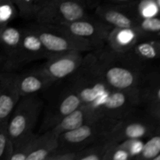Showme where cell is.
I'll return each instance as SVG.
<instances>
[{
  "label": "cell",
  "mask_w": 160,
  "mask_h": 160,
  "mask_svg": "<svg viewBox=\"0 0 160 160\" xmlns=\"http://www.w3.org/2000/svg\"><path fill=\"white\" fill-rule=\"evenodd\" d=\"M66 81L78 95L81 104L92 108L95 112L115 90L109 87L95 70L92 51L84 56L81 67Z\"/></svg>",
  "instance_id": "obj_1"
},
{
  "label": "cell",
  "mask_w": 160,
  "mask_h": 160,
  "mask_svg": "<svg viewBox=\"0 0 160 160\" xmlns=\"http://www.w3.org/2000/svg\"><path fill=\"white\" fill-rule=\"evenodd\" d=\"M92 52L95 70L109 87L123 92H137L142 71L122 62L106 46Z\"/></svg>",
  "instance_id": "obj_2"
},
{
  "label": "cell",
  "mask_w": 160,
  "mask_h": 160,
  "mask_svg": "<svg viewBox=\"0 0 160 160\" xmlns=\"http://www.w3.org/2000/svg\"><path fill=\"white\" fill-rule=\"evenodd\" d=\"M43 93L46 95L44 102L43 119L39 133L52 130L62 118L78 109L81 100L65 80L56 81Z\"/></svg>",
  "instance_id": "obj_3"
},
{
  "label": "cell",
  "mask_w": 160,
  "mask_h": 160,
  "mask_svg": "<svg viewBox=\"0 0 160 160\" xmlns=\"http://www.w3.org/2000/svg\"><path fill=\"white\" fill-rule=\"evenodd\" d=\"M43 106L44 101L38 94L20 97L7 121L13 148L34 135V128Z\"/></svg>",
  "instance_id": "obj_4"
},
{
  "label": "cell",
  "mask_w": 160,
  "mask_h": 160,
  "mask_svg": "<svg viewBox=\"0 0 160 160\" xmlns=\"http://www.w3.org/2000/svg\"><path fill=\"white\" fill-rule=\"evenodd\" d=\"M118 120L96 118L87 122L77 129L59 135V146L53 154L71 152L89 145L106 142Z\"/></svg>",
  "instance_id": "obj_5"
},
{
  "label": "cell",
  "mask_w": 160,
  "mask_h": 160,
  "mask_svg": "<svg viewBox=\"0 0 160 160\" xmlns=\"http://www.w3.org/2000/svg\"><path fill=\"white\" fill-rule=\"evenodd\" d=\"M157 133H160V120L137 106L119 119L106 142L113 144L127 139L148 138Z\"/></svg>",
  "instance_id": "obj_6"
},
{
  "label": "cell",
  "mask_w": 160,
  "mask_h": 160,
  "mask_svg": "<svg viewBox=\"0 0 160 160\" xmlns=\"http://www.w3.org/2000/svg\"><path fill=\"white\" fill-rule=\"evenodd\" d=\"M30 26L40 38L45 51L48 52V57L69 52L84 53L95 50L88 42L75 37L56 26L38 23Z\"/></svg>",
  "instance_id": "obj_7"
},
{
  "label": "cell",
  "mask_w": 160,
  "mask_h": 160,
  "mask_svg": "<svg viewBox=\"0 0 160 160\" xmlns=\"http://www.w3.org/2000/svg\"><path fill=\"white\" fill-rule=\"evenodd\" d=\"M85 0H45L34 19L45 25H61L90 16Z\"/></svg>",
  "instance_id": "obj_8"
},
{
  "label": "cell",
  "mask_w": 160,
  "mask_h": 160,
  "mask_svg": "<svg viewBox=\"0 0 160 160\" xmlns=\"http://www.w3.org/2000/svg\"><path fill=\"white\" fill-rule=\"evenodd\" d=\"M56 27L70 33L77 38L88 42L95 50L104 47L108 35L112 27L103 22L95 16H88L85 18Z\"/></svg>",
  "instance_id": "obj_9"
},
{
  "label": "cell",
  "mask_w": 160,
  "mask_h": 160,
  "mask_svg": "<svg viewBox=\"0 0 160 160\" xmlns=\"http://www.w3.org/2000/svg\"><path fill=\"white\" fill-rule=\"evenodd\" d=\"M48 57V52L38 36L31 26H28L23 28V35L18 49L12 57L5 60L2 68L5 71H15L29 62L46 59Z\"/></svg>",
  "instance_id": "obj_10"
},
{
  "label": "cell",
  "mask_w": 160,
  "mask_h": 160,
  "mask_svg": "<svg viewBox=\"0 0 160 160\" xmlns=\"http://www.w3.org/2000/svg\"><path fill=\"white\" fill-rule=\"evenodd\" d=\"M138 106L160 120V73L154 66L142 70L137 86Z\"/></svg>",
  "instance_id": "obj_11"
},
{
  "label": "cell",
  "mask_w": 160,
  "mask_h": 160,
  "mask_svg": "<svg viewBox=\"0 0 160 160\" xmlns=\"http://www.w3.org/2000/svg\"><path fill=\"white\" fill-rule=\"evenodd\" d=\"M113 53L122 62L138 71H142L154 66V62L159 59L160 39H142L126 51Z\"/></svg>",
  "instance_id": "obj_12"
},
{
  "label": "cell",
  "mask_w": 160,
  "mask_h": 160,
  "mask_svg": "<svg viewBox=\"0 0 160 160\" xmlns=\"http://www.w3.org/2000/svg\"><path fill=\"white\" fill-rule=\"evenodd\" d=\"M83 54L81 52H69L53 55L38 69L55 81L65 80L81 67L84 57Z\"/></svg>",
  "instance_id": "obj_13"
},
{
  "label": "cell",
  "mask_w": 160,
  "mask_h": 160,
  "mask_svg": "<svg viewBox=\"0 0 160 160\" xmlns=\"http://www.w3.org/2000/svg\"><path fill=\"white\" fill-rule=\"evenodd\" d=\"M95 16L112 28H134L140 19L130 2L112 4L102 2L95 8Z\"/></svg>",
  "instance_id": "obj_14"
},
{
  "label": "cell",
  "mask_w": 160,
  "mask_h": 160,
  "mask_svg": "<svg viewBox=\"0 0 160 160\" xmlns=\"http://www.w3.org/2000/svg\"><path fill=\"white\" fill-rule=\"evenodd\" d=\"M20 98L17 85V72H0V123L8 121Z\"/></svg>",
  "instance_id": "obj_15"
},
{
  "label": "cell",
  "mask_w": 160,
  "mask_h": 160,
  "mask_svg": "<svg viewBox=\"0 0 160 160\" xmlns=\"http://www.w3.org/2000/svg\"><path fill=\"white\" fill-rule=\"evenodd\" d=\"M56 82L38 68L17 73V85L20 97L43 92Z\"/></svg>",
  "instance_id": "obj_16"
},
{
  "label": "cell",
  "mask_w": 160,
  "mask_h": 160,
  "mask_svg": "<svg viewBox=\"0 0 160 160\" xmlns=\"http://www.w3.org/2000/svg\"><path fill=\"white\" fill-rule=\"evenodd\" d=\"M142 39H146L134 28H112L105 46L116 52H122Z\"/></svg>",
  "instance_id": "obj_17"
},
{
  "label": "cell",
  "mask_w": 160,
  "mask_h": 160,
  "mask_svg": "<svg viewBox=\"0 0 160 160\" xmlns=\"http://www.w3.org/2000/svg\"><path fill=\"white\" fill-rule=\"evenodd\" d=\"M98 118L92 108L81 104L78 109L73 110L62 118L59 123L52 128L57 135L77 129L87 122Z\"/></svg>",
  "instance_id": "obj_18"
},
{
  "label": "cell",
  "mask_w": 160,
  "mask_h": 160,
  "mask_svg": "<svg viewBox=\"0 0 160 160\" xmlns=\"http://www.w3.org/2000/svg\"><path fill=\"white\" fill-rule=\"evenodd\" d=\"M59 135L52 130L37 134L27 160H48L59 146Z\"/></svg>",
  "instance_id": "obj_19"
},
{
  "label": "cell",
  "mask_w": 160,
  "mask_h": 160,
  "mask_svg": "<svg viewBox=\"0 0 160 160\" xmlns=\"http://www.w3.org/2000/svg\"><path fill=\"white\" fill-rule=\"evenodd\" d=\"M23 35V28L6 26L0 31V48L5 60L12 57L20 46Z\"/></svg>",
  "instance_id": "obj_20"
},
{
  "label": "cell",
  "mask_w": 160,
  "mask_h": 160,
  "mask_svg": "<svg viewBox=\"0 0 160 160\" xmlns=\"http://www.w3.org/2000/svg\"><path fill=\"white\" fill-rule=\"evenodd\" d=\"M130 4L138 18L159 17L160 0H134Z\"/></svg>",
  "instance_id": "obj_21"
},
{
  "label": "cell",
  "mask_w": 160,
  "mask_h": 160,
  "mask_svg": "<svg viewBox=\"0 0 160 160\" xmlns=\"http://www.w3.org/2000/svg\"><path fill=\"white\" fill-rule=\"evenodd\" d=\"M110 144L102 142L74 152V160H104V156Z\"/></svg>",
  "instance_id": "obj_22"
},
{
  "label": "cell",
  "mask_w": 160,
  "mask_h": 160,
  "mask_svg": "<svg viewBox=\"0 0 160 160\" xmlns=\"http://www.w3.org/2000/svg\"><path fill=\"white\" fill-rule=\"evenodd\" d=\"M134 28H135L138 32H140L146 39L159 38V17H148V18H140L138 20Z\"/></svg>",
  "instance_id": "obj_23"
},
{
  "label": "cell",
  "mask_w": 160,
  "mask_h": 160,
  "mask_svg": "<svg viewBox=\"0 0 160 160\" xmlns=\"http://www.w3.org/2000/svg\"><path fill=\"white\" fill-rule=\"evenodd\" d=\"M135 159L160 160V133L148 138V140L144 142L142 151Z\"/></svg>",
  "instance_id": "obj_24"
},
{
  "label": "cell",
  "mask_w": 160,
  "mask_h": 160,
  "mask_svg": "<svg viewBox=\"0 0 160 160\" xmlns=\"http://www.w3.org/2000/svg\"><path fill=\"white\" fill-rule=\"evenodd\" d=\"M17 6L18 15L23 19H34L36 12L45 0H12Z\"/></svg>",
  "instance_id": "obj_25"
},
{
  "label": "cell",
  "mask_w": 160,
  "mask_h": 160,
  "mask_svg": "<svg viewBox=\"0 0 160 160\" xmlns=\"http://www.w3.org/2000/svg\"><path fill=\"white\" fill-rule=\"evenodd\" d=\"M13 145L7 130V122L0 123V160H10Z\"/></svg>",
  "instance_id": "obj_26"
},
{
  "label": "cell",
  "mask_w": 160,
  "mask_h": 160,
  "mask_svg": "<svg viewBox=\"0 0 160 160\" xmlns=\"http://www.w3.org/2000/svg\"><path fill=\"white\" fill-rule=\"evenodd\" d=\"M18 16L17 6L12 0H0V25L6 27Z\"/></svg>",
  "instance_id": "obj_27"
},
{
  "label": "cell",
  "mask_w": 160,
  "mask_h": 160,
  "mask_svg": "<svg viewBox=\"0 0 160 160\" xmlns=\"http://www.w3.org/2000/svg\"><path fill=\"white\" fill-rule=\"evenodd\" d=\"M109 148L104 156V160H129L131 155L119 143H109Z\"/></svg>",
  "instance_id": "obj_28"
},
{
  "label": "cell",
  "mask_w": 160,
  "mask_h": 160,
  "mask_svg": "<svg viewBox=\"0 0 160 160\" xmlns=\"http://www.w3.org/2000/svg\"><path fill=\"white\" fill-rule=\"evenodd\" d=\"M131 155V159H135L143 147V139H127L118 142Z\"/></svg>",
  "instance_id": "obj_29"
},
{
  "label": "cell",
  "mask_w": 160,
  "mask_h": 160,
  "mask_svg": "<svg viewBox=\"0 0 160 160\" xmlns=\"http://www.w3.org/2000/svg\"><path fill=\"white\" fill-rule=\"evenodd\" d=\"M85 2L88 9H95L100 2H102V0H85Z\"/></svg>",
  "instance_id": "obj_30"
},
{
  "label": "cell",
  "mask_w": 160,
  "mask_h": 160,
  "mask_svg": "<svg viewBox=\"0 0 160 160\" xmlns=\"http://www.w3.org/2000/svg\"><path fill=\"white\" fill-rule=\"evenodd\" d=\"M134 0H102V2L108 3H112V4H123V3L131 2Z\"/></svg>",
  "instance_id": "obj_31"
},
{
  "label": "cell",
  "mask_w": 160,
  "mask_h": 160,
  "mask_svg": "<svg viewBox=\"0 0 160 160\" xmlns=\"http://www.w3.org/2000/svg\"><path fill=\"white\" fill-rule=\"evenodd\" d=\"M5 59H6V58H5L4 55H3L2 52H0V68L2 67L3 63H4L5 62Z\"/></svg>",
  "instance_id": "obj_32"
},
{
  "label": "cell",
  "mask_w": 160,
  "mask_h": 160,
  "mask_svg": "<svg viewBox=\"0 0 160 160\" xmlns=\"http://www.w3.org/2000/svg\"><path fill=\"white\" fill-rule=\"evenodd\" d=\"M4 28V27H2V26H1V25H0V31H1V30H2V28Z\"/></svg>",
  "instance_id": "obj_33"
}]
</instances>
